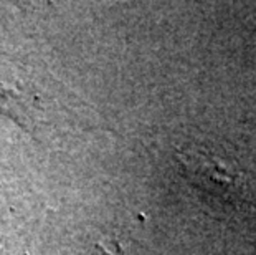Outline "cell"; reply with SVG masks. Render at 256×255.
<instances>
[{
  "mask_svg": "<svg viewBox=\"0 0 256 255\" xmlns=\"http://www.w3.org/2000/svg\"><path fill=\"white\" fill-rule=\"evenodd\" d=\"M10 212L0 207V255H26V232H22V225Z\"/></svg>",
  "mask_w": 256,
  "mask_h": 255,
  "instance_id": "obj_3",
  "label": "cell"
},
{
  "mask_svg": "<svg viewBox=\"0 0 256 255\" xmlns=\"http://www.w3.org/2000/svg\"><path fill=\"white\" fill-rule=\"evenodd\" d=\"M0 115L34 138L92 126L90 108L38 60L0 47Z\"/></svg>",
  "mask_w": 256,
  "mask_h": 255,
  "instance_id": "obj_1",
  "label": "cell"
},
{
  "mask_svg": "<svg viewBox=\"0 0 256 255\" xmlns=\"http://www.w3.org/2000/svg\"><path fill=\"white\" fill-rule=\"evenodd\" d=\"M184 172L200 191L223 200H244L248 192V177L235 166L226 164L206 151H185L178 153Z\"/></svg>",
  "mask_w": 256,
  "mask_h": 255,
  "instance_id": "obj_2",
  "label": "cell"
}]
</instances>
